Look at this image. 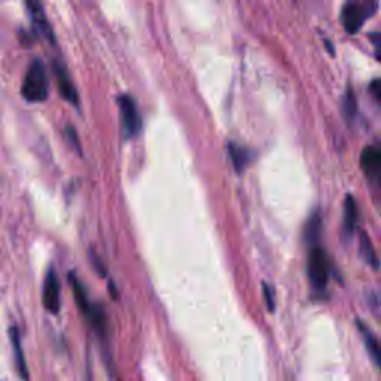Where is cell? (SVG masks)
<instances>
[{
    "label": "cell",
    "instance_id": "obj_1",
    "mask_svg": "<svg viewBox=\"0 0 381 381\" xmlns=\"http://www.w3.org/2000/svg\"><path fill=\"white\" fill-rule=\"evenodd\" d=\"M23 97L30 103H41L48 97V76L43 63L36 58L28 66L21 85Z\"/></svg>",
    "mask_w": 381,
    "mask_h": 381
},
{
    "label": "cell",
    "instance_id": "obj_2",
    "mask_svg": "<svg viewBox=\"0 0 381 381\" xmlns=\"http://www.w3.org/2000/svg\"><path fill=\"white\" fill-rule=\"evenodd\" d=\"M377 4L372 2H348L341 9V24L347 33L355 35L362 28L363 23L367 21L374 11L377 9Z\"/></svg>",
    "mask_w": 381,
    "mask_h": 381
},
{
    "label": "cell",
    "instance_id": "obj_3",
    "mask_svg": "<svg viewBox=\"0 0 381 381\" xmlns=\"http://www.w3.org/2000/svg\"><path fill=\"white\" fill-rule=\"evenodd\" d=\"M308 280L316 291H325L328 279H329V267H328V258L326 253L322 247L313 246L308 255V265H307Z\"/></svg>",
    "mask_w": 381,
    "mask_h": 381
},
{
    "label": "cell",
    "instance_id": "obj_4",
    "mask_svg": "<svg viewBox=\"0 0 381 381\" xmlns=\"http://www.w3.org/2000/svg\"><path fill=\"white\" fill-rule=\"evenodd\" d=\"M118 104H119V117L124 136L129 139L134 137L141 129V118L139 114L137 104L130 95L125 94H122L118 99Z\"/></svg>",
    "mask_w": 381,
    "mask_h": 381
},
{
    "label": "cell",
    "instance_id": "obj_5",
    "mask_svg": "<svg viewBox=\"0 0 381 381\" xmlns=\"http://www.w3.org/2000/svg\"><path fill=\"white\" fill-rule=\"evenodd\" d=\"M359 164L365 176L372 183H381V146L370 145L360 154Z\"/></svg>",
    "mask_w": 381,
    "mask_h": 381
},
{
    "label": "cell",
    "instance_id": "obj_6",
    "mask_svg": "<svg viewBox=\"0 0 381 381\" xmlns=\"http://www.w3.org/2000/svg\"><path fill=\"white\" fill-rule=\"evenodd\" d=\"M42 301L45 308L57 314L60 310V281L55 269H50L46 273L43 280V292H42Z\"/></svg>",
    "mask_w": 381,
    "mask_h": 381
},
{
    "label": "cell",
    "instance_id": "obj_7",
    "mask_svg": "<svg viewBox=\"0 0 381 381\" xmlns=\"http://www.w3.org/2000/svg\"><path fill=\"white\" fill-rule=\"evenodd\" d=\"M54 70H55V76H57V84H58V90L63 95V99H66L69 103H72L73 106H79V95H77V90L75 88L72 79L68 73L66 66L63 65L60 61L54 63Z\"/></svg>",
    "mask_w": 381,
    "mask_h": 381
},
{
    "label": "cell",
    "instance_id": "obj_8",
    "mask_svg": "<svg viewBox=\"0 0 381 381\" xmlns=\"http://www.w3.org/2000/svg\"><path fill=\"white\" fill-rule=\"evenodd\" d=\"M27 8L36 30L43 38H46L50 42H54V31L50 26V21L46 18L42 5L39 2H35V0H30V2H27Z\"/></svg>",
    "mask_w": 381,
    "mask_h": 381
},
{
    "label": "cell",
    "instance_id": "obj_9",
    "mask_svg": "<svg viewBox=\"0 0 381 381\" xmlns=\"http://www.w3.org/2000/svg\"><path fill=\"white\" fill-rule=\"evenodd\" d=\"M359 220V209L353 195H347L344 200V216H343V228L347 237H352Z\"/></svg>",
    "mask_w": 381,
    "mask_h": 381
},
{
    "label": "cell",
    "instance_id": "obj_10",
    "mask_svg": "<svg viewBox=\"0 0 381 381\" xmlns=\"http://www.w3.org/2000/svg\"><path fill=\"white\" fill-rule=\"evenodd\" d=\"M360 336L363 338L365 347H367V350L370 353V356L372 358V360L377 363V367L381 370V343L374 337V333L365 326L362 322H356Z\"/></svg>",
    "mask_w": 381,
    "mask_h": 381
},
{
    "label": "cell",
    "instance_id": "obj_11",
    "mask_svg": "<svg viewBox=\"0 0 381 381\" xmlns=\"http://www.w3.org/2000/svg\"><path fill=\"white\" fill-rule=\"evenodd\" d=\"M9 337H11V343H12V348H14V355H15V362H17V370L21 375V378L24 381L28 380V370L26 365V359H24V353H23V347H21V338H20V332L18 329L12 326L9 329Z\"/></svg>",
    "mask_w": 381,
    "mask_h": 381
},
{
    "label": "cell",
    "instance_id": "obj_12",
    "mask_svg": "<svg viewBox=\"0 0 381 381\" xmlns=\"http://www.w3.org/2000/svg\"><path fill=\"white\" fill-rule=\"evenodd\" d=\"M84 314L88 317V321L91 322L94 331L99 333V337L104 340L107 337V319L103 308L99 307L97 304L91 303Z\"/></svg>",
    "mask_w": 381,
    "mask_h": 381
},
{
    "label": "cell",
    "instance_id": "obj_13",
    "mask_svg": "<svg viewBox=\"0 0 381 381\" xmlns=\"http://www.w3.org/2000/svg\"><path fill=\"white\" fill-rule=\"evenodd\" d=\"M228 152H230V158H231L235 171L243 173L245 168L250 163V152L246 148L237 145V143L234 141H231L228 145Z\"/></svg>",
    "mask_w": 381,
    "mask_h": 381
},
{
    "label": "cell",
    "instance_id": "obj_14",
    "mask_svg": "<svg viewBox=\"0 0 381 381\" xmlns=\"http://www.w3.org/2000/svg\"><path fill=\"white\" fill-rule=\"evenodd\" d=\"M360 255L362 258L365 259V262H367L370 267H372L374 269H378L380 268V259L377 257L375 253V249H374V245L371 242V238L368 237L367 232H362L360 234Z\"/></svg>",
    "mask_w": 381,
    "mask_h": 381
},
{
    "label": "cell",
    "instance_id": "obj_15",
    "mask_svg": "<svg viewBox=\"0 0 381 381\" xmlns=\"http://www.w3.org/2000/svg\"><path fill=\"white\" fill-rule=\"evenodd\" d=\"M321 227H322V219H321V215L314 212L306 224V228H304V238L306 242L316 246L317 240H319V235H321Z\"/></svg>",
    "mask_w": 381,
    "mask_h": 381
},
{
    "label": "cell",
    "instance_id": "obj_16",
    "mask_svg": "<svg viewBox=\"0 0 381 381\" xmlns=\"http://www.w3.org/2000/svg\"><path fill=\"white\" fill-rule=\"evenodd\" d=\"M341 110H343V115L344 118L352 122L356 117V112H358V100L355 97V92L352 88H348L344 94L343 97V103H341Z\"/></svg>",
    "mask_w": 381,
    "mask_h": 381
},
{
    "label": "cell",
    "instance_id": "obj_17",
    "mask_svg": "<svg viewBox=\"0 0 381 381\" xmlns=\"http://www.w3.org/2000/svg\"><path fill=\"white\" fill-rule=\"evenodd\" d=\"M262 295L265 299V304L268 311H274L276 310V301H274V291L269 288L267 283H262Z\"/></svg>",
    "mask_w": 381,
    "mask_h": 381
},
{
    "label": "cell",
    "instance_id": "obj_18",
    "mask_svg": "<svg viewBox=\"0 0 381 381\" xmlns=\"http://www.w3.org/2000/svg\"><path fill=\"white\" fill-rule=\"evenodd\" d=\"M66 137H68V140L70 141V145H72L76 151L81 152V148H79V137H77L76 132L72 129L70 125L66 127Z\"/></svg>",
    "mask_w": 381,
    "mask_h": 381
},
{
    "label": "cell",
    "instance_id": "obj_19",
    "mask_svg": "<svg viewBox=\"0 0 381 381\" xmlns=\"http://www.w3.org/2000/svg\"><path fill=\"white\" fill-rule=\"evenodd\" d=\"M370 41L374 45V51H375L377 60L381 61V33H371Z\"/></svg>",
    "mask_w": 381,
    "mask_h": 381
},
{
    "label": "cell",
    "instance_id": "obj_20",
    "mask_svg": "<svg viewBox=\"0 0 381 381\" xmlns=\"http://www.w3.org/2000/svg\"><path fill=\"white\" fill-rule=\"evenodd\" d=\"M370 92L378 103H381V79H375L370 84Z\"/></svg>",
    "mask_w": 381,
    "mask_h": 381
}]
</instances>
